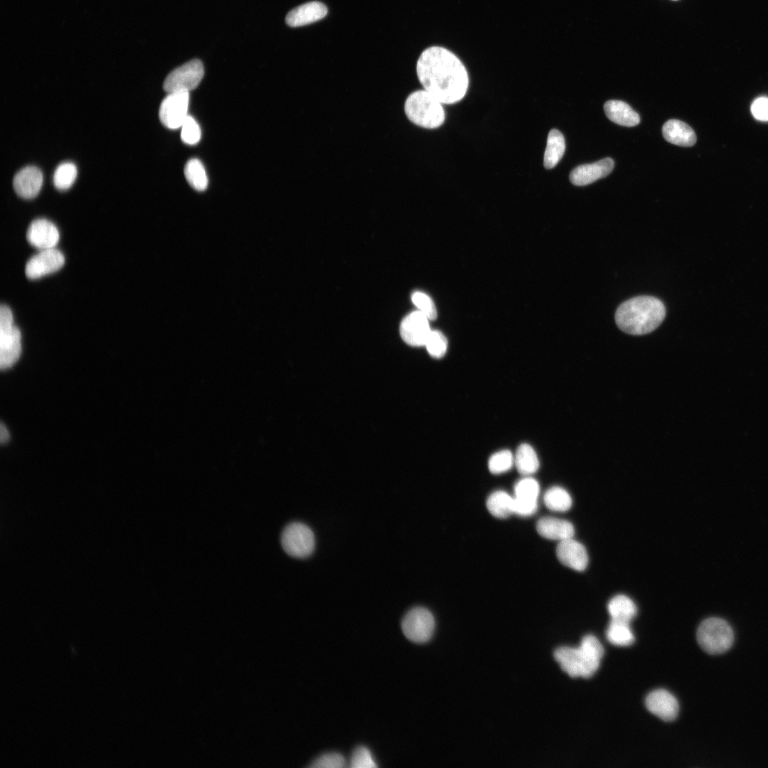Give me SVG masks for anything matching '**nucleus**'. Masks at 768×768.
I'll use <instances>...</instances> for the list:
<instances>
[{
    "label": "nucleus",
    "mask_w": 768,
    "mask_h": 768,
    "mask_svg": "<svg viewBox=\"0 0 768 768\" xmlns=\"http://www.w3.org/2000/svg\"><path fill=\"white\" fill-rule=\"evenodd\" d=\"M611 619L630 623L637 612V607L629 597L618 594L613 597L607 605Z\"/></svg>",
    "instance_id": "4be33fe9"
},
{
    "label": "nucleus",
    "mask_w": 768,
    "mask_h": 768,
    "mask_svg": "<svg viewBox=\"0 0 768 768\" xmlns=\"http://www.w3.org/2000/svg\"><path fill=\"white\" fill-rule=\"evenodd\" d=\"M607 117L613 122L626 127L639 124L640 117L627 103L620 100H609L604 105Z\"/></svg>",
    "instance_id": "412c9836"
},
{
    "label": "nucleus",
    "mask_w": 768,
    "mask_h": 768,
    "mask_svg": "<svg viewBox=\"0 0 768 768\" xmlns=\"http://www.w3.org/2000/svg\"><path fill=\"white\" fill-rule=\"evenodd\" d=\"M425 346L431 356L439 358L447 351V341L440 331H431Z\"/></svg>",
    "instance_id": "2f4dec72"
},
{
    "label": "nucleus",
    "mask_w": 768,
    "mask_h": 768,
    "mask_svg": "<svg viewBox=\"0 0 768 768\" xmlns=\"http://www.w3.org/2000/svg\"><path fill=\"white\" fill-rule=\"evenodd\" d=\"M431 331L429 319L419 310L406 316L400 326L402 338L412 346H425Z\"/></svg>",
    "instance_id": "f8f14e48"
},
{
    "label": "nucleus",
    "mask_w": 768,
    "mask_h": 768,
    "mask_svg": "<svg viewBox=\"0 0 768 768\" xmlns=\"http://www.w3.org/2000/svg\"><path fill=\"white\" fill-rule=\"evenodd\" d=\"M43 180V174L38 168L33 166H26L14 176V189L21 198L31 199L36 197L40 192Z\"/></svg>",
    "instance_id": "f3484780"
},
{
    "label": "nucleus",
    "mask_w": 768,
    "mask_h": 768,
    "mask_svg": "<svg viewBox=\"0 0 768 768\" xmlns=\"http://www.w3.org/2000/svg\"><path fill=\"white\" fill-rule=\"evenodd\" d=\"M78 174L76 166L71 162L60 164L53 174V184L61 191L67 190L74 183Z\"/></svg>",
    "instance_id": "c85d7f7f"
},
{
    "label": "nucleus",
    "mask_w": 768,
    "mask_h": 768,
    "mask_svg": "<svg viewBox=\"0 0 768 768\" xmlns=\"http://www.w3.org/2000/svg\"><path fill=\"white\" fill-rule=\"evenodd\" d=\"M434 626L432 614L422 607H416L409 610L401 623L402 630L406 638L419 644L427 642L431 639Z\"/></svg>",
    "instance_id": "6e6552de"
},
{
    "label": "nucleus",
    "mask_w": 768,
    "mask_h": 768,
    "mask_svg": "<svg viewBox=\"0 0 768 768\" xmlns=\"http://www.w3.org/2000/svg\"><path fill=\"white\" fill-rule=\"evenodd\" d=\"M64 263L65 257L60 250H42L28 260L25 273L28 278L36 279L59 270Z\"/></svg>",
    "instance_id": "9b49d317"
},
{
    "label": "nucleus",
    "mask_w": 768,
    "mask_h": 768,
    "mask_svg": "<svg viewBox=\"0 0 768 768\" xmlns=\"http://www.w3.org/2000/svg\"><path fill=\"white\" fill-rule=\"evenodd\" d=\"M538 534L548 540L562 541L573 538L575 528L568 521L555 517H543L536 524Z\"/></svg>",
    "instance_id": "6ab92c4d"
},
{
    "label": "nucleus",
    "mask_w": 768,
    "mask_h": 768,
    "mask_svg": "<svg viewBox=\"0 0 768 768\" xmlns=\"http://www.w3.org/2000/svg\"><path fill=\"white\" fill-rule=\"evenodd\" d=\"M604 655L600 641L592 634L585 636L578 647L561 646L554 652L563 671L572 678H590L598 669Z\"/></svg>",
    "instance_id": "7ed1b4c3"
},
{
    "label": "nucleus",
    "mask_w": 768,
    "mask_h": 768,
    "mask_svg": "<svg viewBox=\"0 0 768 768\" xmlns=\"http://www.w3.org/2000/svg\"><path fill=\"white\" fill-rule=\"evenodd\" d=\"M404 112L414 124L425 129H436L444 122L442 103L425 90L411 92L405 99Z\"/></svg>",
    "instance_id": "20e7f679"
},
{
    "label": "nucleus",
    "mask_w": 768,
    "mask_h": 768,
    "mask_svg": "<svg viewBox=\"0 0 768 768\" xmlns=\"http://www.w3.org/2000/svg\"><path fill=\"white\" fill-rule=\"evenodd\" d=\"M672 1H678V0H672Z\"/></svg>",
    "instance_id": "ea45409f"
},
{
    "label": "nucleus",
    "mask_w": 768,
    "mask_h": 768,
    "mask_svg": "<svg viewBox=\"0 0 768 768\" xmlns=\"http://www.w3.org/2000/svg\"><path fill=\"white\" fill-rule=\"evenodd\" d=\"M326 6L319 1H310L291 10L285 21L291 27L306 26L324 18L327 14Z\"/></svg>",
    "instance_id": "a211bd4d"
},
{
    "label": "nucleus",
    "mask_w": 768,
    "mask_h": 768,
    "mask_svg": "<svg viewBox=\"0 0 768 768\" xmlns=\"http://www.w3.org/2000/svg\"><path fill=\"white\" fill-rule=\"evenodd\" d=\"M666 316L665 306L650 296L631 298L617 309L615 320L619 328L632 335H643L655 330Z\"/></svg>",
    "instance_id": "f03ea898"
},
{
    "label": "nucleus",
    "mask_w": 768,
    "mask_h": 768,
    "mask_svg": "<svg viewBox=\"0 0 768 768\" xmlns=\"http://www.w3.org/2000/svg\"><path fill=\"white\" fill-rule=\"evenodd\" d=\"M514 498L504 491L493 492L486 500L490 513L498 518H505L513 513Z\"/></svg>",
    "instance_id": "b1692460"
},
{
    "label": "nucleus",
    "mask_w": 768,
    "mask_h": 768,
    "mask_svg": "<svg viewBox=\"0 0 768 768\" xmlns=\"http://www.w3.org/2000/svg\"><path fill=\"white\" fill-rule=\"evenodd\" d=\"M60 235L57 227L44 218L33 220L27 230L26 239L33 247L42 250L55 248Z\"/></svg>",
    "instance_id": "ddd939ff"
},
{
    "label": "nucleus",
    "mask_w": 768,
    "mask_h": 768,
    "mask_svg": "<svg viewBox=\"0 0 768 768\" xmlns=\"http://www.w3.org/2000/svg\"><path fill=\"white\" fill-rule=\"evenodd\" d=\"M281 543L289 555L304 558L314 552L316 540L314 532L308 526L294 522L287 525L283 530Z\"/></svg>",
    "instance_id": "0eeeda50"
},
{
    "label": "nucleus",
    "mask_w": 768,
    "mask_h": 768,
    "mask_svg": "<svg viewBox=\"0 0 768 768\" xmlns=\"http://www.w3.org/2000/svg\"><path fill=\"white\" fill-rule=\"evenodd\" d=\"M203 75L202 62L198 59L191 60L167 75L163 85L164 90L169 93L188 92L198 85Z\"/></svg>",
    "instance_id": "1a4fd4ad"
},
{
    "label": "nucleus",
    "mask_w": 768,
    "mask_h": 768,
    "mask_svg": "<svg viewBox=\"0 0 768 768\" xmlns=\"http://www.w3.org/2000/svg\"><path fill=\"white\" fill-rule=\"evenodd\" d=\"M556 555L564 565L576 571H583L588 564V555L584 545L573 538L560 541Z\"/></svg>",
    "instance_id": "2eb2a0df"
},
{
    "label": "nucleus",
    "mask_w": 768,
    "mask_h": 768,
    "mask_svg": "<svg viewBox=\"0 0 768 768\" xmlns=\"http://www.w3.org/2000/svg\"><path fill=\"white\" fill-rule=\"evenodd\" d=\"M517 470L523 475L528 476L539 468V460L533 448L528 444H521L514 457Z\"/></svg>",
    "instance_id": "393cba45"
},
{
    "label": "nucleus",
    "mask_w": 768,
    "mask_h": 768,
    "mask_svg": "<svg viewBox=\"0 0 768 768\" xmlns=\"http://www.w3.org/2000/svg\"><path fill=\"white\" fill-rule=\"evenodd\" d=\"M700 646L710 654H720L728 651L734 641V633L724 619L710 617L703 620L697 630Z\"/></svg>",
    "instance_id": "39448f33"
},
{
    "label": "nucleus",
    "mask_w": 768,
    "mask_h": 768,
    "mask_svg": "<svg viewBox=\"0 0 768 768\" xmlns=\"http://www.w3.org/2000/svg\"><path fill=\"white\" fill-rule=\"evenodd\" d=\"M543 501L548 508L556 512L568 511L572 503L570 494L560 486H553L544 494Z\"/></svg>",
    "instance_id": "bb28decb"
},
{
    "label": "nucleus",
    "mask_w": 768,
    "mask_h": 768,
    "mask_svg": "<svg viewBox=\"0 0 768 768\" xmlns=\"http://www.w3.org/2000/svg\"><path fill=\"white\" fill-rule=\"evenodd\" d=\"M350 767L353 768H371L378 766L369 749L365 746H359L355 749L351 755Z\"/></svg>",
    "instance_id": "473e14b6"
},
{
    "label": "nucleus",
    "mask_w": 768,
    "mask_h": 768,
    "mask_svg": "<svg viewBox=\"0 0 768 768\" xmlns=\"http://www.w3.org/2000/svg\"><path fill=\"white\" fill-rule=\"evenodd\" d=\"M188 92H174L161 102L159 116L161 122L169 129L181 127L188 115Z\"/></svg>",
    "instance_id": "9d476101"
},
{
    "label": "nucleus",
    "mask_w": 768,
    "mask_h": 768,
    "mask_svg": "<svg viewBox=\"0 0 768 768\" xmlns=\"http://www.w3.org/2000/svg\"><path fill=\"white\" fill-rule=\"evenodd\" d=\"M21 334L14 324L13 314L7 305L0 308V366L11 367L18 359L21 352Z\"/></svg>",
    "instance_id": "423d86ee"
},
{
    "label": "nucleus",
    "mask_w": 768,
    "mask_h": 768,
    "mask_svg": "<svg viewBox=\"0 0 768 768\" xmlns=\"http://www.w3.org/2000/svg\"><path fill=\"white\" fill-rule=\"evenodd\" d=\"M416 72L424 90L442 104H454L464 98L469 87L467 71L451 51L440 46L425 49L420 55Z\"/></svg>",
    "instance_id": "f257e3e1"
},
{
    "label": "nucleus",
    "mask_w": 768,
    "mask_h": 768,
    "mask_svg": "<svg viewBox=\"0 0 768 768\" xmlns=\"http://www.w3.org/2000/svg\"><path fill=\"white\" fill-rule=\"evenodd\" d=\"M751 111L757 119L768 121V98L759 97L754 100L752 105Z\"/></svg>",
    "instance_id": "4c0bfd02"
},
{
    "label": "nucleus",
    "mask_w": 768,
    "mask_h": 768,
    "mask_svg": "<svg viewBox=\"0 0 768 768\" xmlns=\"http://www.w3.org/2000/svg\"><path fill=\"white\" fill-rule=\"evenodd\" d=\"M607 640L615 646H626L634 641L629 623L611 619L606 631Z\"/></svg>",
    "instance_id": "a878e982"
},
{
    "label": "nucleus",
    "mask_w": 768,
    "mask_h": 768,
    "mask_svg": "<svg viewBox=\"0 0 768 768\" xmlns=\"http://www.w3.org/2000/svg\"><path fill=\"white\" fill-rule=\"evenodd\" d=\"M539 492L538 481L528 476L519 480L514 487V497L519 499L537 501Z\"/></svg>",
    "instance_id": "c756f323"
},
{
    "label": "nucleus",
    "mask_w": 768,
    "mask_h": 768,
    "mask_svg": "<svg viewBox=\"0 0 768 768\" xmlns=\"http://www.w3.org/2000/svg\"><path fill=\"white\" fill-rule=\"evenodd\" d=\"M344 757L338 752H328L316 758L310 767L314 768H342L346 767Z\"/></svg>",
    "instance_id": "f704fd0d"
},
{
    "label": "nucleus",
    "mask_w": 768,
    "mask_h": 768,
    "mask_svg": "<svg viewBox=\"0 0 768 768\" xmlns=\"http://www.w3.org/2000/svg\"><path fill=\"white\" fill-rule=\"evenodd\" d=\"M565 150V142L562 134L558 129L550 131L544 154L543 165L545 169L555 167L562 159Z\"/></svg>",
    "instance_id": "5701e85b"
},
{
    "label": "nucleus",
    "mask_w": 768,
    "mask_h": 768,
    "mask_svg": "<svg viewBox=\"0 0 768 768\" xmlns=\"http://www.w3.org/2000/svg\"><path fill=\"white\" fill-rule=\"evenodd\" d=\"M645 704L651 713L664 721H672L678 715V703L676 697L665 689H656L646 696Z\"/></svg>",
    "instance_id": "4468645a"
},
{
    "label": "nucleus",
    "mask_w": 768,
    "mask_h": 768,
    "mask_svg": "<svg viewBox=\"0 0 768 768\" xmlns=\"http://www.w3.org/2000/svg\"><path fill=\"white\" fill-rule=\"evenodd\" d=\"M613 168L614 161L611 158H605L577 166L571 171L570 180L575 186L588 185L609 175Z\"/></svg>",
    "instance_id": "dca6fc26"
},
{
    "label": "nucleus",
    "mask_w": 768,
    "mask_h": 768,
    "mask_svg": "<svg viewBox=\"0 0 768 768\" xmlns=\"http://www.w3.org/2000/svg\"><path fill=\"white\" fill-rule=\"evenodd\" d=\"M514 464V457L509 450H502L494 454L489 460V469L494 474L508 471Z\"/></svg>",
    "instance_id": "7c9ffc66"
},
{
    "label": "nucleus",
    "mask_w": 768,
    "mask_h": 768,
    "mask_svg": "<svg viewBox=\"0 0 768 768\" xmlns=\"http://www.w3.org/2000/svg\"><path fill=\"white\" fill-rule=\"evenodd\" d=\"M181 137L186 144L193 145L201 139V132L198 124L191 117L188 116L181 125Z\"/></svg>",
    "instance_id": "72a5a7b5"
},
{
    "label": "nucleus",
    "mask_w": 768,
    "mask_h": 768,
    "mask_svg": "<svg viewBox=\"0 0 768 768\" xmlns=\"http://www.w3.org/2000/svg\"><path fill=\"white\" fill-rule=\"evenodd\" d=\"M9 434L6 427L1 423L0 427V440L1 443H5L9 439Z\"/></svg>",
    "instance_id": "58836bf2"
},
{
    "label": "nucleus",
    "mask_w": 768,
    "mask_h": 768,
    "mask_svg": "<svg viewBox=\"0 0 768 768\" xmlns=\"http://www.w3.org/2000/svg\"><path fill=\"white\" fill-rule=\"evenodd\" d=\"M185 177L192 188L203 191L208 186V177L201 162L197 159L189 160L184 168Z\"/></svg>",
    "instance_id": "cd10ccee"
},
{
    "label": "nucleus",
    "mask_w": 768,
    "mask_h": 768,
    "mask_svg": "<svg viewBox=\"0 0 768 768\" xmlns=\"http://www.w3.org/2000/svg\"><path fill=\"white\" fill-rule=\"evenodd\" d=\"M412 301L419 309V311L426 315L429 319H436V307L428 295L421 292H415L412 295Z\"/></svg>",
    "instance_id": "c9c22d12"
},
{
    "label": "nucleus",
    "mask_w": 768,
    "mask_h": 768,
    "mask_svg": "<svg viewBox=\"0 0 768 768\" xmlns=\"http://www.w3.org/2000/svg\"><path fill=\"white\" fill-rule=\"evenodd\" d=\"M664 139L668 142L681 146H692L696 142L693 129L686 123L678 119H669L662 127Z\"/></svg>",
    "instance_id": "aec40b11"
},
{
    "label": "nucleus",
    "mask_w": 768,
    "mask_h": 768,
    "mask_svg": "<svg viewBox=\"0 0 768 768\" xmlns=\"http://www.w3.org/2000/svg\"><path fill=\"white\" fill-rule=\"evenodd\" d=\"M513 501V513L521 516H530L538 508V501H529L516 498Z\"/></svg>",
    "instance_id": "e433bc0d"
}]
</instances>
